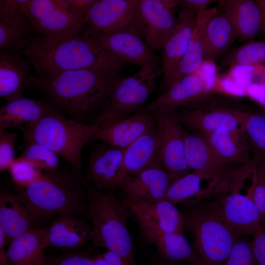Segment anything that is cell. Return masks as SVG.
Wrapping results in <instances>:
<instances>
[{
  "mask_svg": "<svg viewBox=\"0 0 265 265\" xmlns=\"http://www.w3.org/2000/svg\"><path fill=\"white\" fill-rule=\"evenodd\" d=\"M49 103L40 99L21 97L6 102L0 109V129L22 131L37 122L44 115Z\"/></svg>",
  "mask_w": 265,
  "mask_h": 265,
  "instance_id": "obj_31",
  "label": "cell"
},
{
  "mask_svg": "<svg viewBox=\"0 0 265 265\" xmlns=\"http://www.w3.org/2000/svg\"><path fill=\"white\" fill-rule=\"evenodd\" d=\"M195 74L211 92L215 89L218 78L216 67L214 61L204 60Z\"/></svg>",
  "mask_w": 265,
  "mask_h": 265,
  "instance_id": "obj_45",
  "label": "cell"
},
{
  "mask_svg": "<svg viewBox=\"0 0 265 265\" xmlns=\"http://www.w3.org/2000/svg\"><path fill=\"white\" fill-rule=\"evenodd\" d=\"M238 121L243 129L254 154L265 158V113L236 109Z\"/></svg>",
  "mask_w": 265,
  "mask_h": 265,
  "instance_id": "obj_35",
  "label": "cell"
},
{
  "mask_svg": "<svg viewBox=\"0 0 265 265\" xmlns=\"http://www.w3.org/2000/svg\"><path fill=\"white\" fill-rule=\"evenodd\" d=\"M125 205L135 215L138 224L164 232L184 234V217L175 205L170 201L159 199Z\"/></svg>",
  "mask_w": 265,
  "mask_h": 265,
  "instance_id": "obj_20",
  "label": "cell"
},
{
  "mask_svg": "<svg viewBox=\"0 0 265 265\" xmlns=\"http://www.w3.org/2000/svg\"><path fill=\"white\" fill-rule=\"evenodd\" d=\"M214 90L234 96H244L246 90L238 85L228 74L218 77Z\"/></svg>",
  "mask_w": 265,
  "mask_h": 265,
  "instance_id": "obj_46",
  "label": "cell"
},
{
  "mask_svg": "<svg viewBox=\"0 0 265 265\" xmlns=\"http://www.w3.org/2000/svg\"><path fill=\"white\" fill-rule=\"evenodd\" d=\"M115 191L103 192L87 188L89 220L92 223L91 242L93 247L105 248L130 265H136L127 223L132 213Z\"/></svg>",
  "mask_w": 265,
  "mask_h": 265,
  "instance_id": "obj_6",
  "label": "cell"
},
{
  "mask_svg": "<svg viewBox=\"0 0 265 265\" xmlns=\"http://www.w3.org/2000/svg\"><path fill=\"white\" fill-rule=\"evenodd\" d=\"M159 75L152 69L141 68L131 77L121 78L92 124L100 126L129 117L141 110L155 91Z\"/></svg>",
  "mask_w": 265,
  "mask_h": 265,
  "instance_id": "obj_8",
  "label": "cell"
},
{
  "mask_svg": "<svg viewBox=\"0 0 265 265\" xmlns=\"http://www.w3.org/2000/svg\"><path fill=\"white\" fill-rule=\"evenodd\" d=\"M197 14L182 9L176 26L164 44L161 56V82L165 81L186 53L196 22Z\"/></svg>",
  "mask_w": 265,
  "mask_h": 265,
  "instance_id": "obj_28",
  "label": "cell"
},
{
  "mask_svg": "<svg viewBox=\"0 0 265 265\" xmlns=\"http://www.w3.org/2000/svg\"><path fill=\"white\" fill-rule=\"evenodd\" d=\"M258 65H237L230 67L228 74L239 86L246 89L254 83Z\"/></svg>",
  "mask_w": 265,
  "mask_h": 265,
  "instance_id": "obj_42",
  "label": "cell"
},
{
  "mask_svg": "<svg viewBox=\"0 0 265 265\" xmlns=\"http://www.w3.org/2000/svg\"><path fill=\"white\" fill-rule=\"evenodd\" d=\"M120 79L118 73L73 70L48 77L32 75L29 87L63 114L81 119L98 114Z\"/></svg>",
  "mask_w": 265,
  "mask_h": 265,
  "instance_id": "obj_1",
  "label": "cell"
},
{
  "mask_svg": "<svg viewBox=\"0 0 265 265\" xmlns=\"http://www.w3.org/2000/svg\"><path fill=\"white\" fill-rule=\"evenodd\" d=\"M14 188L39 221L65 213L89 219L87 187L73 171L59 168L44 172L26 186Z\"/></svg>",
  "mask_w": 265,
  "mask_h": 265,
  "instance_id": "obj_3",
  "label": "cell"
},
{
  "mask_svg": "<svg viewBox=\"0 0 265 265\" xmlns=\"http://www.w3.org/2000/svg\"><path fill=\"white\" fill-rule=\"evenodd\" d=\"M176 114L182 125L203 134L220 129L237 130L241 128L236 109L204 106L193 107Z\"/></svg>",
  "mask_w": 265,
  "mask_h": 265,
  "instance_id": "obj_25",
  "label": "cell"
},
{
  "mask_svg": "<svg viewBox=\"0 0 265 265\" xmlns=\"http://www.w3.org/2000/svg\"><path fill=\"white\" fill-rule=\"evenodd\" d=\"M124 150L102 144L91 153L85 178L87 188L105 192L116 190L120 177Z\"/></svg>",
  "mask_w": 265,
  "mask_h": 265,
  "instance_id": "obj_16",
  "label": "cell"
},
{
  "mask_svg": "<svg viewBox=\"0 0 265 265\" xmlns=\"http://www.w3.org/2000/svg\"><path fill=\"white\" fill-rule=\"evenodd\" d=\"M213 7L197 14L196 22L186 52L169 77L161 82V94L183 78L193 74L201 65L203 58V38L206 26L217 13Z\"/></svg>",
  "mask_w": 265,
  "mask_h": 265,
  "instance_id": "obj_23",
  "label": "cell"
},
{
  "mask_svg": "<svg viewBox=\"0 0 265 265\" xmlns=\"http://www.w3.org/2000/svg\"><path fill=\"white\" fill-rule=\"evenodd\" d=\"M23 54L40 77L79 70L118 73L127 64L82 33L58 40L36 37Z\"/></svg>",
  "mask_w": 265,
  "mask_h": 265,
  "instance_id": "obj_2",
  "label": "cell"
},
{
  "mask_svg": "<svg viewBox=\"0 0 265 265\" xmlns=\"http://www.w3.org/2000/svg\"><path fill=\"white\" fill-rule=\"evenodd\" d=\"M158 132V157L168 172L182 177L189 172L186 157L185 131L176 113H154Z\"/></svg>",
  "mask_w": 265,
  "mask_h": 265,
  "instance_id": "obj_10",
  "label": "cell"
},
{
  "mask_svg": "<svg viewBox=\"0 0 265 265\" xmlns=\"http://www.w3.org/2000/svg\"><path fill=\"white\" fill-rule=\"evenodd\" d=\"M138 226L142 236L156 246L162 258L192 265H205L184 234L164 232L142 224Z\"/></svg>",
  "mask_w": 265,
  "mask_h": 265,
  "instance_id": "obj_27",
  "label": "cell"
},
{
  "mask_svg": "<svg viewBox=\"0 0 265 265\" xmlns=\"http://www.w3.org/2000/svg\"><path fill=\"white\" fill-rule=\"evenodd\" d=\"M211 176L193 171L174 181L162 199L177 204H191L216 196L222 189L221 184Z\"/></svg>",
  "mask_w": 265,
  "mask_h": 265,
  "instance_id": "obj_24",
  "label": "cell"
},
{
  "mask_svg": "<svg viewBox=\"0 0 265 265\" xmlns=\"http://www.w3.org/2000/svg\"><path fill=\"white\" fill-rule=\"evenodd\" d=\"M181 177L159 165L121 177L116 190L122 196L124 204L162 199L171 184Z\"/></svg>",
  "mask_w": 265,
  "mask_h": 265,
  "instance_id": "obj_11",
  "label": "cell"
},
{
  "mask_svg": "<svg viewBox=\"0 0 265 265\" xmlns=\"http://www.w3.org/2000/svg\"><path fill=\"white\" fill-rule=\"evenodd\" d=\"M258 6L262 17L263 28L262 33L265 35V0H255Z\"/></svg>",
  "mask_w": 265,
  "mask_h": 265,
  "instance_id": "obj_51",
  "label": "cell"
},
{
  "mask_svg": "<svg viewBox=\"0 0 265 265\" xmlns=\"http://www.w3.org/2000/svg\"><path fill=\"white\" fill-rule=\"evenodd\" d=\"M36 36L17 0H0V49L23 53Z\"/></svg>",
  "mask_w": 265,
  "mask_h": 265,
  "instance_id": "obj_17",
  "label": "cell"
},
{
  "mask_svg": "<svg viewBox=\"0 0 265 265\" xmlns=\"http://www.w3.org/2000/svg\"><path fill=\"white\" fill-rule=\"evenodd\" d=\"M44 265H96L89 256L79 253L65 254L58 257H46Z\"/></svg>",
  "mask_w": 265,
  "mask_h": 265,
  "instance_id": "obj_43",
  "label": "cell"
},
{
  "mask_svg": "<svg viewBox=\"0 0 265 265\" xmlns=\"http://www.w3.org/2000/svg\"><path fill=\"white\" fill-rule=\"evenodd\" d=\"M39 220L18 193L2 189L0 192V228L8 241L34 227Z\"/></svg>",
  "mask_w": 265,
  "mask_h": 265,
  "instance_id": "obj_26",
  "label": "cell"
},
{
  "mask_svg": "<svg viewBox=\"0 0 265 265\" xmlns=\"http://www.w3.org/2000/svg\"><path fill=\"white\" fill-rule=\"evenodd\" d=\"M159 265H192L189 263L168 260L161 257V261Z\"/></svg>",
  "mask_w": 265,
  "mask_h": 265,
  "instance_id": "obj_52",
  "label": "cell"
},
{
  "mask_svg": "<svg viewBox=\"0 0 265 265\" xmlns=\"http://www.w3.org/2000/svg\"><path fill=\"white\" fill-rule=\"evenodd\" d=\"M156 125L155 113L144 106L129 117L97 126L93 140L124 150Z\"/></svg>",
  "mask_w": 265,
  "mask_h": 265,
  "instance_id": "obj_18",
  "label": "cell"
},
{
  "mask_svg": "<svg viewBox=\"0 0 265 265\" xmlns=\"http://www.w3.org/2000/svg\"><path fill=\"white\" fill-rule=\"evenodd\" d=\"M17 134L6 130L0 129V170L8 169L15 158Z\"/></svg>",
  "mask_w": 265,
  "mask_h": 265,
  "instance_id": "obj_41",
  "label": "cell"
},
{
  "mask_svg": "<svg viewBox=\"0 0 265 265\" xmlns=\"http://www.w3.org/2000/svg\"><path fill=\"white\" fill-rule=\"evenodd\" d=\"M91 258L94 261L96 265H109L107 264L106 262L103 259L101 256V254H95L92 256H91Z\"/></svg>",
  "mask_w": 265,
  "mask_h": 265,
  "instance_id": "obj_53",
  "label": "cell"
},
{
  "mask_svg": "<svg viewBox=\"0 0 265 265\" xmlns=\"http://www.w3.org/2000/svg\"><path fill=\"white\" fill-rule=\"evenodd\" d=\"M139 2V0H94L81 33L95 37L129 30L142 36L138 21Z\"/></svg>",
  "mask_w": 265,
  "mask_h": 265,
  "instance_id": "obj_9",
  "label": "cell"
},
{
  "mask_svg": "<svg viewBox=\"0 0 265 265\" xmlns=\"http://www.w3.org/2000/svg\"><path fill=\"white\" fill-rule=\"evenodd\" d=\"M156 165L162 166L158 157L157 125L124 150L120 179Z\"/></svg>",
  "mask_w": 265,
  "mask_h": 265,
  "instance_id": "obj_32",
  "label": "cell"
},
{
  "mask_svg": "<svg viewBox=\"0 0 265 265\" xmlns=\"http://www.w3.org/2000/svg\"><path fill=\"white\" fill-rule=\"evenodd\" d=\"M43 235L46 248L76 249L91 241L92 229L83 218L65 213L43 228Z\"/></svg>",
  "mask_w": 265,
  "mask_h": 265,
  "instance_id": "obj_19",
  "label": "cell"
},
{
  "mask_svg": "<svg viewBox=\"0 0 265 265\" xmlns=\"http://www.w3.org/2000/svg\"><path fill=\"white\" fill-rule=\"evenodd\" d=\"M36 37L58 40L81 33L94 0H17Z\"/></svg>",
  "mask_w": 265,
  "mask_h": 265,
  "instance_id": "obj_7",
  "label": "cell"
},
{
  "mask_svg": "<svg viewBox=\"0 0 265 265\" xmlns=\"http://www.w3.org/2000/svg\"><path fill=\"white\" fill-rule=\"evenodd\" d=\"M236 38L237 35L230 19L224 12L218 9L205 31L204 60H215L227 50Z\"/></svg>",
  "mask_w": 265,
  "mask_h": 265,
  "instance_id": "obj_34",
  "label": "cell"
},
{
  "mask_svg": "<svg viewBox=\"0 0 265 265\" xmlns=\"http://www.w3.org/2000/svg\"><path fill=\"white\" fill-rule=\"evenodd\" d=\"M16 186H25L38 179L44 172L29 161L20 156L8 169Z\"/></svg>",
  "mask_w": 265,
  "mask_h": 265,
  "instance_id": "obj_39",
  "label": "cell"
},
{
  "mask_svg": "<svg viewBox=\"0 0 265 265\" xmlns=\"http://www.w3.org/2000/svg\"><path fill=\"white\" fill-rule=\"evenodd\" d=\"M210 92L193 73L179 80L146 107L154 113H175L180 107L195 106Z\"/></svg>",
  "mask_w": 265,
  "mask_h": 265,
  "instance_id": "obj_21",
  "label": "cell"
},
{
  "mask_svg": "<svg viewBox=\"0 0 265 265\" xmlns=\"http://www.w3.org/2000/svg\"><path fill=\"white\" fill-rule=\"evenodd\" d=\"M186 157L190 170L206 173L220 181H233L246 169L245 165L235 169L222 162L213 153L205 136L198 132H187Z\"/></svg>",
  "mask_w": 265,
  "mask_h": 265,
  "instance_id": "obj_15",
  "label": "cell"
},
{
  "mask_svg": "<svg viewBox=\"0 0 265 265\" xmlns=\"http://www.w3.org/2000/svg\"><path fill=\"white\" fill-rule=\"evenodd\" d=\"M30 62L23 53L0 50V97L6 102L23 96L32 75Z\"/></svg>",
  "mask_w": 265,
  "mask_h": 265,
  "instance_id": "obj_22",
  "label": "cell"
},
{
  "mask_svg": "<svg viewBox=\"0 0 265 265\" xmlns=\"http://www.w3.org/2000/svg\"><path fill=\"white\" fill-rule=\"evenodd\" d=\"M179 0H139V25L146 45L153 52L162 51L174 29L173 10Z\"/></svg>",
  "mask_w": 265,
  "mask_h": 265,
  "instance_id": "obj_12",
  "label": "cell"
},
{
  "mask_svg": "<svg viewBox=\"0 0 265 265\" xmlns=\"http://www.w3.org/2000/svg\"><path fill=\"white\" fill-rule=\"evenodd\" d=\"M252 236L251 247L254 265H265V225H261Z\"/></svg>",
  "mask_w": 265,
  "mask_h": 265,
  "instance_id": "obj_44",
  "label": "cell"
},
{
  "mask_svg": "<svg viewBox=\"0 0 265 265\" xmlns=\"http://www.w3.org/2000/svg\"><path fill=\"white\" fill-rule=\"evenodd\" d=\"M44 172L58 169L59 156L46 147L34 142H25L24 151L20 156Z\"/></svg>",
  "mask_w": 265,
  "mask_h": 265,
  "instance_id": "obj_37",
  "label": "cell"
},
{
  "mask_svg": "<svg viewBox=\"0 0 265 265\" xmlns=\"http://www.w3.org/2000/svg\"><path fill=\"white\" fill-rule=\"evenodd\" d=\"M101 255L109 265H130L123 258L112 251L106 250Z\"/></svg>",
  "mask_w": 265,
  "mask_h": 265,
  "instance_id": "obj_49",
  "label": "cell"
},
{
  "mask_svg": "<svg viewBox=\"0 0 265 265\" xmlns=\"http://www.w3.org/2000/svg\"><path fill=\"white\" fill-rule=\"evenodd\" d=\"M246 93L256 102L265 106V81L251 84L246 89Z\"/></svg>",
  "mask_w": 265,
  "mask_h": 265,
  "instance_id": "obj_48",
  "label": "cell"
},
{
  "mask_svg": "<svg viewBox=\"0 0 265 265\" xmlns=\"http://www.w3.org/2000/svg\"><path fill=\"white\" fill-rule=\"evenodd\" d=\"M230 67L265 63V42L250 41L230 53L223 60Z\"/></svg>",
  "mask_w": 265,
  "mask_h": 265,
  "instance_id": "obj_36",
  "label": "cell"
},
{
  "mask_svg": "<svg viewBox=\"0 0 265 265\" xmlns=\"http://www.w3.org/2000/svg\"><path fill=\"white\" fill-rule=\"evenodd\" d=\"M251 165L252 197L265 225V158L254 154Z\"/></svg>",
  "mask_w": 265,
  "mask_h": 265,
  "instance_id": "obj_38",
  "label": "cell"
},
{
  "mask_svg": "<svg viewBox=\"0 0 265 265\" xmlns=\"http://www.w3.org/2000/svg\"><path fill=\"white\" fill-rule=\"evenodd\" d=\"M218 4L230 19L239 41L252 40L262 33V15L255 0H221Z\"/></svg>",
  "mask_w": 265,
  "mask_h": 265,
  "instance_id": "obj_30",
  "label": "cell"
},
{
  "mask_svg": "<svg viewBox=\"0 0 265 265\" xmlns=\"http://www.w3.org/2000/svg\"><path fill=\"white\" fill-rule=\"evenodd\" d=\"M203 135L213 153L222 162L230 165L250 163L251 150L242 128L237 130L220 129Z\"/></svg>",
  "mask_w": 265,
  "mask_h": 265,
  "instance_id": "obj_29",
  "label": "cell"
},
{
  "mask_svg": "<svg viewBox=\"0 0 265 265\" xmlns=\"http://www.w3.org/2000/svg\"><path fill=\"white\" fill-rule=\"evenodd\" d=\"M215 0H182L178 5L182 9L186 10L196 14L207 9L210 4Z\"/></svg>",
  "mask_w": 265,
  "mask_h": 265,
  "instance_id": "obj_47",
  "label": "cell"
},
{
  "mask_svg": "<svg viewBox=\"0 0 265 265\" xmlns=\"http://www.w3.org/2000/svg\"><path fill=\"white\" fill-rule=\"evenodd\" d=\"M248 176L238 179L227 190L216 196L225 216L239 237L252 235L262 225L260 213L253 201L252 187L247 194L240 191Z\"/></svg>",
  "mask_w": 265,
  "mask_h": 265,
  "instance_id": "obj_13",
  "label": "cell"
},
{
  "mask_svg": "<svg viewBox=\"0 0 265 265\" xmlns=\"http://www.w3.org/2000/svg\"><path fill=\"white\" fill-rule=\"evenodd\" d=\"M43 228L34 227L14 238L6 249L9 265H44Z\"/></svg>",
  "mask_w": 265,
  "mask_h": 265,
  "instance_id": "obj_33",
  "label": "cell"
},
{
  "mask_svg": "<svg viewBox=\"0 0 265 265\" xmlns=\"http://www.w3.org/2000/svg\"><path fill=\"white\" fill-rule=\"evenodd\" d=\"M97 129L95 125L67 116L49 103L42 117L23 132L25 142L40 144L63 158L85 183L81 170L82 151L87 143L93 140Z\"/></svg>",
  "mask_w": 265,
  "mask_h": 265,
  "instance_id": "obj_4",
  "label": "cell"
},
{
  "mask_svg": "<svg viewBox=\"0 0 265 265\" xmlns=\"http://www.w3.org/2000/svg\"><path fill=\"white\" fill-rule=\"evenodd\" d=\"M225 265H254L251 241L239 237L235 243Z\"/></svg>",
  "mask_w": 265,
  "mask_h": 265,
  "instance_id": "obj_40",
  "label": "cell"
},
{
  "mask_svg": "<svg viewBox=\"0 0 265 265\" xmlns=\"http://www.w3.org/2000/svg\"><path fill=\"white\" fill-rule=\"evenodd\" d=\"M100 47L127 63L152 69L160 74V59L145 44L142 36L121 31L90 37Z\"/></svg>",
  "mask_w": 265,
  "mask_h": 265,
  "instance_id": "obj_14",
  "label": "cell"
},
{
  "mask_svg": "<svg viewBox=\"0 0 265 265\" xmlns=\"http://www.w3.org/2000/svg\"><path fill=\"white\" fill-rule=\"evenodd\" d=\"M7 241H8L5 233L0 228V265H9L5 247Z\"/></svg>",
  "mask_w": 265,
  "mask_h": 265,
  "instance_id": "obj_50",
  "label": "cell"
},
{
  "mask_svg": "<svg viewBox=\"0 0 265 265\" xmlns=\"http://www.w3.org/2000/svg\"><path fill=\"white\" fill-rule=\"evenodd\" d=\"M186 205L181 212L190 232L193 248L205 265H225L239 237L215 200Z\"/></svg>",
  "mask_w": 265,
  "mask_h": 265,
  "instance_id": "obj_5",
  "label": "cell"
}]
</instances>
